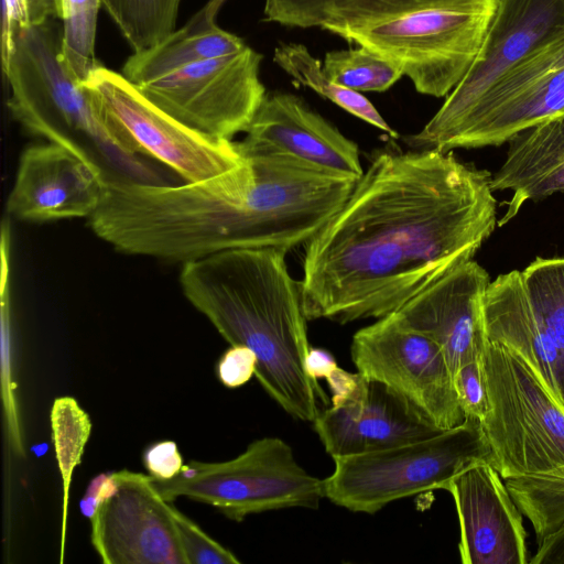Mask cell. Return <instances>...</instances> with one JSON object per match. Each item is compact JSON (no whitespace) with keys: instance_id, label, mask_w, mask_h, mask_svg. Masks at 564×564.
<instances>
[{"instance_id":"cell-33","label":"cell","mask_w":564,"mask_h":564,"mask_svg":"<svg viewBox=\"0 0 564 564\" xmlns=\"http://www.w3.org/2000/svg\"><path fill=\"white\" fill-rule=\"evenodd\" d=\"M143 463L149 475L161 480L174 478L183 467V458L173 441L158 442L148 447Z\"/></svg>"},{"instance_id":"cell-35","label":"cell","mask_w":564,"mask_h":564,"mask_svg":"<svg viewBox=\"0 0 564 564\" xmlns=\"http://www.w3.org/2000/svg\"><path fill=\"white\" fill-rule=\"evenodd\" d=\"M115 485L112 473L96 476L87 487L82 500L83 512L90 517L98 505L112 492Z\"/></svg>"},{"instance_id":"cell-31","label":"cell","mask_w":564,"mask_h":564,"mask_svg":"<svg viewBox=\"0 0 564 564\" xmlns=\"http://www.w3.org/2000/svg\"><path fill=\"white\" fill-rule=\"evenodd\" d=\"M453 379L466 417H475L481 422L488 406L481 357L460 366Z\"/></svg>"},{"instance_id":"cell-4","label":"cell","mask_w":564,"mask_h":564,"mask_svg":"<svg viewBox=\"0 0 564 564\" xmlns=\"http://www.w3.org/2000/svg\"><path fill=\"white\" fill-rule=\"evenodd\" d=\"M498 0H265L263 21L318 28L399 67L420 94L447 96L474 62Z\"/></svg>"},{"instance_id":"cell-25","label":"cell","mask_w":564,"mask_h":564,"mask_svg":"<svg viewBox=\"0 0 564 564\" xmlns=\"http://www.w3.org/2000/svg\"><path fill=\"white\" fill-rule=\"evenodd\" d=\"M133 52L147 50L175 30L181 0H100Z\"/></svg>"},{"instance_id":"cell-26","label":"cell","mask_w":564,"mask_h":564,"mask_svg":"<svg viewBox=\"0 0 564 564\" xmlns=\"http://www.w3.org/2000/svg\"><path fill=\"white\" fill-rule=\"evenodd\" d=\"M516 505L540 543L564 521V466L547 473L505 479Z\"/></svg>"},{"instance_id":"cell-8","label":"cell","mask_w":564,"mask_h":564,"mask_svg":"<svg viewBox=\"0 0 564 564\" xmlns=\"http://www.w3.org/2000/svg\"><path fill=\"white\" fill-rule=\"evenodd\" d=\"M150 477L165 501L187 497L236 522L280 509H317L325 498L323 479L306 471L292 447L279 437L256 440L226 462L191 460L172 479Z\"/></svg>"},{"instance_id":"cell-13","label":"cell","mask_w":564,"mask_h":564,"mask_svg":"<svg viewBox=\"0 0 564 564\" xmlns=\"http://www.w3.org/2000/svg\"><path fill=\"white\" fill-rule=\"evenodd\" d=\"M350 357L358 372L394 390L438 429L465 423L440 346L401 326L391 314L354 334Z\"/></svg>"},{"instance_id":"cell-19","label":"cell","mask_w":564,"mask_h":564,"mask_svg":"<svg viewBox=\"0 0 564 564\" xmlns=\"http://www.w3.org/2000/svg\"><path fill=\"white\" fill-rule=\"evenodd\" d=\"M444 490L455 502L463 564L529 563L522 512L489 462L470 465Z\"/></svg>"},{"instance_id":"cell-7","label":"cell","mask_w":564,"mask_h":564,"mask_svg":"<svg viewBox=\"0 0 564 564\" xmlns=\"http://www.w3.org/2000/svg\"><path fill=\"white\" fill-rule=\"evenodd\" d=\"M481 360L488 403L481 426L489 463L503 480L564 466V409L505 345L486 338Z\"/></svg>"},{"instance_id":"cell-10","label":"cell","mask_w":564,"mask_h":564,"mask_svg":"<svg viewBox=\"0 0 564 564\" xmlns=\"http://www.w3.org/2000/svg\"><path fill=\"white\" fill-rule=\"evenodd\" d=\"M82 84L100 115L127 142L185 182L215 176L242 158L237 142L188 128L151 102L121 73L98 65Z\"/></svg>"},{"instance_id":"cell-3","label":"cell","mask_w":564,"mask_h":564,"mask_svg":"<svg viewBox=\"0 0 564 564\" xmlns=\"http://www.w3.org/2000/svg\"><path fill=\"white\" fill-rule=\"evenodd\" d=\"M288 251L231 249L183 264L187 301L230 345L257 356L256 379L289 415L313 423L326 393L305 369L311 349L300 281L289 272Z\"/></svg>"},{"instance_id":"cell-16","label":"cell","mask_w":564,"mask_h":564,"mask_svg":"<svg viewBox=\"0 0 564 564\" xmlns=\"http://www.w3.org/2000/svg\"><path fill=\"white\" fill-rule=\"evenodd\" d=\"M107 175L94 161L53 142L25 148L6 209L21 221L89 218L106 192Z\"/></svg>"},{"instance_id":"cell-15","label":"cell","mask_w":564,"mask_h":564,"mask_svg":"<svg viewBox=\"0 0 564 564\" xmlns=\"http://www.w3.org/2000/svg\"><path fill=\"white\" fill-rule=\"evenodd\" d=\"M115 488L89 517L91 543L106 564H187L172 505L150 475L112 473Z\"/></svg>"},{"instance_id":"cell-18","label":"cell","mask_w":564,"mask_h":564,"mask_svg":"<svg viewBox=\"0 0 564 564\" xmlns=\"http://www.w3.org/2000/svg\"><path fill=\"white\" fill-rule=\"evenodd\" d=\"M313 427L333 459L421 441L444 431L394 390L360 372L348 398L319 412Z\"/></svg>"},{"instance_id":"cell-38","label":"cell","mask_w":564,"mask_h":564,"mask_svg":"<svg viewBox=\"0 0 564 564\" xmlns=\"http://www.w3.org/2000/svg\"><path fill=\"white\" fill-rule=\"evenodd\" d=\"M226 1L227 0H208L197 13L202 17L216 20L218 11Z\"/></svg>"},{"instance_id":"cell-29","label":"cell","mask_w":564,"mask_h":564,"mask_svg":"<svg viewBox=\"0 0 564 564\" xmlns=\"http://www.w3.org/2000/svg\"><path fill=\"white\" fill-rule=\"evenodd\" d=\"M174 523L187 564H239L228 549L207 535L195 522L172 506Z\"/></svg>"},{"instance_id":"cell-12","label":"cell","mask_w":564,"mask_h":564,"mask_svg":"<svg viewBox=\"0 0 564 564\" xmlns=\"http://www.w3.org/2000/svg\"><path fill=\"white\" fill-rule=\"evenodd\" d=\"M262 57L247 45L238 53L195 63L138 88L188 128L232 140L246 132L267 95L260 79Z\"/></svg>"},{"instance_id":"cell-20","label":"cell","mask_w":564,"mask_h":564,"mask_svg":"<svg viewBox=\"0 0 564 564\" xmlns=\"http://www.w3.org/2000/svg\"><path fill=\"white\" fill-rule=\"evenodd\" d=\"M237 145L246 153H273L359 178L364 169L356 142L299 96L267 93Z\"/></svg>"},{"instance_id":"cell-36","label":"cell","mask_w":564,"mask_h":564,"mask_svg":"<svg viewBox=\"0 0 564 564\" xmlns=\"http://www.w3.org/2000/svg\"><path fill=\"white\" fill-rule=\"evenodd\" d=\"M359 379V372H349L339 366L325 379L329 387L330 404L341 403L355 389Z\"/></svg>"},{"instance_id":"cell-9","label":"cell","mask_w":564,"mask_h":564,"mask_svg":"<svg viewBox=\"0 0 564 564\" xmlns=\"http://www.w3.org/2000/svg\"><path fill=\"white\" fill-rule=\"evenodd\" d=\"M484 322L486 338L519 355L564 409V257L490 281Z\"/></svg>"},{"instance_id":"cell-5","label":"cell","mask_w":564,"mask_h":564,"mask_svg":"<svg viewBox=\"0 0 564 564\" xmlns=\"http://www.w3.org/2000/svg\"><path fill=\"white\" fill-rule=\"evenodd\" d=\"M63 44V25L55 18L14 32L2 66L12 117L30 133L94 161L107 177L165 184L150 159L100 115L66 65Z\"/></svg>"},{"instance_id":"cell-27","label":"cell","mask_w":564,"mask_h":564,"mask_svg":"<svg viewBox=\"0 0 564 564\" xmlns=\"http://www.w3.org/2000/svg\"><path fill=\"white\" fill-rule=\"evenodd\" d=\"M323 68L332 80L359 93L386 91L404 76L394 64L361 46L326 53Z\"/></svg>"},{"instance_id":"cell-22","label":"cell","mask_w":564,"mask_h":564,"mask_svg":"<svg viewBox=\"0 0 564 564\" xmlns=\"http://www.w3.org/2000/svg\"><path fill=\"white\" fill-rule=\"evenodd\" d=\"M246 46L242 39L219 28L216 20L196 12L159 43L133 52L121 74L140 86L195 63L238 53Z\"/></svg>"},{"instance_id":"cell-2","label":"cell","mask_w":564,"mask_h":564,"mask_svg":"<svg viewBox=\"0 0 564 564\" xmlns=\"http://www.w3.org/2000/svg\"><path fill=\"white\" fill-rule=\"evenodd\" d=\"M294 214L285 172L268 158L242 154L231 169L199 182L107 177L87 225L122 253L184 264L225 250L278 247Z\"/></svg>"},{"instance_id":"cell-14","label":"cell","mask_w":564,"mask_h":564,"mask_svg":"<svg viewBox=\"0 0 564 564\" xmlns=\"http://www.w3.org/2000/svg\"><path fill=\"white\" fill-rule=\"evenodd\" d=\"M564 36V0H498L496 13L470 67L416 133L402 141L423 150L452 126L495 80L535 51Z\"/></svg>"},{"instance_id":"cell-6","label":"cell","mask_w":564,"mask_h":564,"mask_svg":"<svg viewBox=\"0 0 564 564\" xmlns=\"http://www.w3.org/2000/svg\"><path fill=\"white\" fill-rule=\"evenodd\" d=\"M489 457L481 422L467 417L429 438L333 459L324 495L349 511L373 514L395 500L445 489L457 474Z\"/></svg>"},{"instance_id":"cell-1","label":"cell","mask_w":564,"mask_h":564,"mask_svg":"<svg viewBox=\"0 0 564 564\" xmlns=\"http://www.w3.org/2000/svg\"><path fill=\"white\" fill-rule=\"evenodd\" d=\"M491 174L436 150L377 153L305 243L308 321L388 316L470 260L497 225Z\"/></svg>"},{"instance_id":"cell-37","label":"cell","mask_w":564,"mask_h":564,"mask_svg":"<svg viewBox=\"0 0 564 564\" xmlns=\"http://www.w3.org/2000/svg\"><path fill=\"white\" fill-rule=\"evenodd\" d=\"M338 367L335 357L324 348H311L305 358L307 375L314 379H326Z\"/></svg>"},{"instance_id":"cell-34","label":"cell","mask_w":564,"mask_h":564,"mask_svg":"<svg viewBox=\"0 0 564 564\" xmlns=\"http://www.w3.org/2000/svg\"><path fill=\"white\" fill-rule=\"evenodd\" d=\"M531 564H564V521L539 543Z\"/></svg>"},{"instance_id":"cell-23","label":"cell","mask_w":564,"mask_h":564,"mask_svg":"<svg viewBox=\"0 0 564 564\" xmlns=\"http://www.w3.org/2000/svg\"><path fill=\"white\" fill-rule=\"evenodd\" d=\"M273 61L297 84L314 90L390 138H400L368 98L332 80L325 74L322 62L304 44L281 43L274 48Z\"/></svg>"},{"instance_id":"cell-24","label":"cell","mask_w":564,"mask_h":564,"mask_svg":"<svg viewBox=\"0 0 564 564\" xmlns=\"http://www.w3.org/2000/svg\"><path fill=\"white\" fill-rule=\"evenodd\" d=\"M52 440L62 487V529L59 562L64 561L70 484L75 468L80 464L91 431L88 413L72 397H59L51 409Z\"/></svg>"},{"instance_id":"cell-32","label":"cell","mask_w":564,"mask_h":564,"mask_svg":"<svg viewBox=\"0 0 564 564\" xmlns=\"http://www.w3.org/2000/svg\"><path fill=\"white\" fill-rule=\"evenodd\" d=\"M257 365V356L250 348L230 345L219 358L216 373L225 387L235 389L243 386L254 376Z\"/></svg>"},{"instance_id":"cell-17","label":"cell","mask_w":564,"mask_h":564,"mask_svg":"<svg viewBox=\"0 0 564 564\" xmlns=\"http://www.w3.org/2000/svg\"><path fill=\"white\" fill-rule=\"evenodd\" d=\"M489 283L486 269L470 259L451 269L391 315L401 326L436 343L454 377L460 366L482 356L484 301Z\"/></svg>"},{"instance_id":"cell-21","label":"cell","mask_w":564,"mask_h":564,"mask_svg":"<svg viewBox=\"0 0 564 564\" xmlns=\"http://www.w3.org/2000/svg\"><path fill=\"white\" fill-rule=\"evenodd\" d=\"M501 167L491 175L492 191H512L498 221L506 225L528 200L564 192V116L544 120L514 134Z\"/></svg>"},{"instance_id":"cell-39","label":"cell","mask_w":564,"mask_h":564,"mask_svg":"<svg viewBox=\"0 0 564 564\" xmlns=\"http://www.w3.org/2000/svg\"><path fill=\"white\" fill-rule=\"evenodd\" d=\"M61 1L62 0H53L54 7H55V11H56V15H57L58 19H59V13H61Z\"/></svg>"},{"instance_id":"cell-11","label":"cell","mask_w":564,"mask_h":564,"mask_svg":"<svg viewBox=\"0 0 564 564\" xmlns=\"http://www.w3.org/2000/svg\"><path fill=\"white\" fill-rule=\"evenodd\" d=\"M564 116V36L508 69L423 150L500 145L544 120Z\"/></svg>"},{"instance_id":"cell-30","label":"cell","mask_w":564,"mask_h":564,"mask_svg":"<svg viewBox=\"0 0 564 564\" xmlns=\"http://www.w3.org/2000/svg\"><path fill=\"white\" fill-rule=\"evenodd\" d=\"M56 15L53 0H2L1 61L8 62L18 29Z\"/></svg>"},{"instance_id":"cell-28","label":"cell","mask_w":564,"mask_h":564,"mask_svg":"<svg viewBox=\"0 0 564 564\" xmlns=\"http://www.w3.org/2000/svg\"><path fill=\"white\" fill-rule=\"evenodd\" d=\"M100 0H62L64 58L72 74L85 82L100 65L95 56L97 15Z\"/></svg>"}]
</instances>
